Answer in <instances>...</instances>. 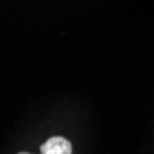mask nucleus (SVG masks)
Instances as JSON below:
<instances>
[{
  "instance_id": "1",
  "label": "nucleus",
  "mask_w": 154,
  "mask_h": 154,
  "mask_svg": "<svg viewBox=\"0 0 154 154\" xmlns=\"http://www.w3.org/2000/svg\"><path fill=\"white\" fill-rule=\"evenodd\" d=\"M17 154H31V152H24V150H22V152H17Z\"/></svg>"
}]
</instances>
